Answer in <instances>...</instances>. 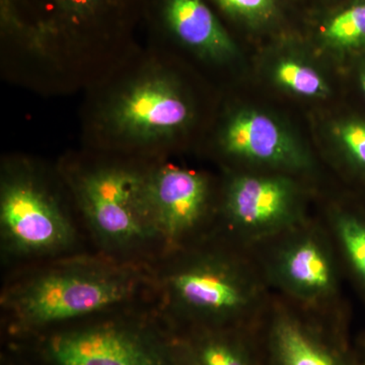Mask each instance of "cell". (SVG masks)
<instances>
[{
  "mask_svg": "<svg viewBox=\"0 0 365 365\" xmlns=\"http://www.w3.org/2000/svg\"><path fill=\"white\" fill-rule=\"evenodd\" d=\"M150 262L103 253L45 261L6 283L0 306L6 342L28 339L125 307L151 304Z\"/></svg>",
  "mask_w": 365,
  "mask_h": 365,
  "instance_id": "cell-1",
  "label": "cell"
},
{
  "mask_svg": "<svg viewBox=\"0 0 365 365\" xmlns=\"http://www.w3.org/2000/svg\"><path fill=\"white\" fill-rule=\"evenodd\" d=\"M4 345L38 365H182L177 331L151 304Z\"/></svg>",
  "mask_w": 365,
  "mask_h": 365,
  "instance_id": "cell-2",
  "label": "cell"
},
{
  "mask_svg": "<svg viewBox=\"0 0 365 365\" xmlns=\"http://www.w3.org/2000/svg\"><path fill=\"white\" fill-rule=\"evenodd\" d=\"M151 264V304L177 332L225 328L248 300L239 274L218 255L165 256Z\"/></svg>",
  "mask_w": 365,
  "mask_h": 365,
  "instance_id": "cell-3",
  "label": "cell"
},
{
  "mask_svg": "<svg viewBox=\"0 0 365 365\" xmlns=\"http://www.w3.org/2000/svg\"><path fill=\"white\" fill-rule=\"evenodd\" d=\"M143 176L133 170L103 168L76 180L79 209L100 253L150 263L158 258L144 212Z\"/></svg>",
  "mask_w": 365,
  "mask_h": 365,
  "instance_id": "cell-4",
  "label": "cell"
},
{
  "mask_svg": "<svg viewBox=\"0 0 365 365\" xmlns=\"http://www.w3.org/2000/svg\"><path fill=\"white\" fill-rule=\"evenodd\" d=\"M78 228L58 199L29 173L6 175L0 189L4 260L47 261L72 254Z\"/></svg>",
  "mask_w": 365,
  "mask_h": 365,
  "instance_id": "cell-5",
  "label": "cell"
},
{
  "mask_svg": "<svg viewBox=\"0 0 365 365\" xmlns=\"http://www.w3.org/2000/svg\"><path fill=\"white\" fill-rule=\"evenodd\" d=\"M208 199L207 179L194 170L167 165L144 174L143 208L157 245V259L182 248L203 222Z\"/></svg>",
  "mask_w": 365,
  "mask_h": 365,
  "instance_id": "cell-6",
  "label": "cell"
},
{
  "mask_svg": "<svg viewBox=\"0 0 365 365\" xmlns=\"http://www.w3.org/2000/svg\"><path fill=\"white\" fill-rule=\"evenodd\" d=\"M143 0H1L6 30L56 37L129 18Z\"/></svg>",
  "mask_w": 365,
  "mask_h": 365,
  "instance_id": "cell-7",
  "label": "cell"
},
{
  "mask_svg": "<svg viewBox=\"0 0 365 365\" xmlns=\"http://www.w3.org/2000/svg\"><path fill=\"white\" fill-rule=\"evenodd\" d=\"M222 145L232 157L275 169L304 170L311 165L294 132L279 118L255 108H242L228 118Z\"/></svg>",
  "mask_w": 365,
  "mask_h": 365,
  "instance_id": "cell-8",
  "label": "cell"
},
{
  "mask_svg": "<svg viewBox=\"0 0 365 365\" xmlns=\"http://www.w3.org/2000/svg\"><path fill=\"white\" fill-rule=\"evenodd\" d=\"M191 119L188 101L174 83L165 78L148 79L133 86L114 111L120 130L143 138L176 133Z\"/></svg>",
  "mask_w": 365,
  "mask_h": 365,
  "instance_id": "cell-9",
  "label": "cell"
},
{
  "mask_svg": "<svg viewBox=\"0 0 365 365\" xmlns=\"http://www.w3.org/2000/svg\"><path fill=\"white\" fill-rule=\"evenodd\" d=\"M297 202V187L287 178L244 175L228 185L225 210L232 225L262 232L289 222Z\"/></svg>",
  "mask_w": 365,
  "mask_h": 365,
  "instance_id": "cell-10",
  "label": "cell"
},
{
  "mask_svg": "<svg viewBox=\"0 0 365 365\" xmlns=\"http://www.w3.org/2000/svg\"><path fill=\"white\" fill-rule=\"evenodd\" d=\"M155 20L192 51L218 61L239 54L234 38L205 0H153Z\"/></svg>",
  "mask_w": 365,
  "mask_h": 365,
  "instance_id": "cell-11",
  "label": "cell"
},
{
  "mask_svg": "<svg viewBox=\"0 0 365 365\" xmlns=\"http://www.w3.org/2000/svg\"><path fill=\"white\" fill-rule=\"evenodd\" d=\"M304 23L311 40L324 51L365 50V0H337L307 9Z\"/></svg>",
  "mask_w": 365,
  "mask_h": 365,
  "instance_id": "cell-12",
  "label": "cell"
},
{
  "mask_svg": "<svg viewBox=\"0 0 365 365\" xmlns=\"http://www.w3.org/2000/svg\"><path fill=\"white\" fill-rule=\"evenodd\" d=\"M220 13L245 33L282 38L294 34L300 0H211Z\"/></svg>",
  "mask_w": 365,
  "mask_h": 365,
  "instance_id": "cell-13",
  "label": "cell"
},
{
  "mask_svg": "<svg viewBox=\"0 0 365 365\" xmlns=\"http://www.w3.org/2000/svg\"><path fill=\"white\" fill-rule=\"evenodd\" d=\"M294 34L281 38L279 49L268 66L269 78L281 91L307 100H324L331 93L321 69L294 48Z\"/></svg>",
  "mask_w": 365,
  "mask_h": 365,
  "instance_id": "cell-14",
  "label": "cell"
},
{
  "mask_svg": "<svg viewBox=\"0 0 365 365\" xmlns=\"http://www.w3.org/2000/svg\"><path fill=\"white\" fill-rule=\"evenodd\" d=\"M177 335L182 365H254L246 346L228 327L191 329Z\"/></svg>",
  "mask_w": 365,
  "mask_h": 365,
  "instance_id": "cell-15",
  "label": "cell"
},
{
  "mask_svg": "<svg viewBox=\"0 0 365 365\" xmlns=\"http://www.w3.org/2000/svg\"><path fill=\"white\" fill-rule=\"evenodd\" d=\"M281 275L297 294L319 297L332 287L330 259L321 245L313 240L294 244L283 255Z\"/></svg>",
  "mask_w": 365,
  "mask_h": 365,
  "instance_id": "cell-16",
  "label": "cell"
},
{
  "mask_svg": "<svg viewBox=\"0 0 365 365\" xmlns=\"http://www.w3.org/2000/svg\"><path fill=\"white\" fill-rule=\"evenodd\" d=\"M271 348L276 365H344L329 346L292 319L274 326Z\"/></svg>",
  "mask_w": 365,
  "mask_h": 365,
  "instance_id": "cell-17",
  "label": "cell"
},
{
  "mask_svg": "<svg viewBox=\"0 0 365 365\" xmlns=\"http://www.w3.org/2000/svg\"><path fill=\"white\" fill-rule=\"evenodd\" d=\"M331 137L343 153L365 170V121L344 119L336 122L331 128Z\"/></svg>",
  "mask_w": 365,
  "mask_h": 365,
  "instance_id": "cell-18",
  "label": "cell"
},
{
  "mask_svg": "<svg viewBox=\"0 0 365 365\" xmlns=\"http://www.w3.org/2000/svg\"><path fill=\"white\" fill-rule=\"evenodd\" d=\"M337 227L348 258L365 281V223L352 216H342Z\"/></svg>",
  "mask_w": 365,
  "mask_h": 365,
  "instance_id": "cell-19",
  "label": "cell"
},
{
  "mask_svg": "<svg viewBox=\"0 0 365 365\" xmlns=\"http://www.w3.org/2000/svg\"><path fill=\"white\" fill-rule=\"evenodd\" d=\"M0 365H38L33 362L32 360L26 359L20 353L14 351L11 348H4L1 352V359H0Z\"/></svg>",
  "mask_w": 365,
  "mask_h": 365,
  "instance_id": "cell-20",
  "label": "cell"
},
{
  "mask_svg": "<svg viewBox=\"0 0 365 365\" xmlns=\"http://www.w3.org/2000/svg\"><path fill=\"white\" fill-rule=\"evenodd\" d=\"M335 1H337V0H312V4L307 9H316V7L326 6V4H333Z\"/></svg>",
  "mask_w": 365,
  "mask_h": 365,
  "instance_id": "cell-21",
  "label": "cell"
},
{
  "mask_svg": "<svg viewBox=\"0 0 365 365\" xmlns=\"http://www.w3.org/2000/svg\"><path fill=\"white\" fill-rule=\"evenodd\" d=\"M359 83L365 95V67L359 72Z\"/></svg>",
  "mask_w": 365,
  "mask_h": 365,
  "instance_id": "cell-22",
  "label": "cell"
}]
</instances>
